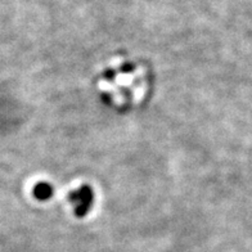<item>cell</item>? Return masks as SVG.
I'll return each instance as SVG.
<instances>
[{
	"label": "cell",
	"instance_id": "cell-1",
	"mask_svg": "<svg viewBox=\"0 0 252 252\" xmlns=\"http://www.w3.org/2000/svg\"><path fill=\"white\" fill-rule=\"evenodd\" d=\"M73 205L76 206L77 214H84L88 211V207L92 202V192L88 188H81L77 192L71 194Z\"/></svg>",
	"mask_w": 252,
	"mask_h": 252
},
{
	"label": "cell",
	"instance_id": "cell-2",
	"mask_svg": "<svg viewBox=\"0 0 252 252\" xmlns=\"http://www.w3.org/2000/svg\"><path fill=\"white\" fill-rule=\"evenodd\" d=\"M52 194V188H50L48 184H43V183H40L39 186L35 188V196L40 199H45L48 197H50Z\"/></svg>",
	"mask_w": 252,
	"mask_h": 252
}]
</instances>
